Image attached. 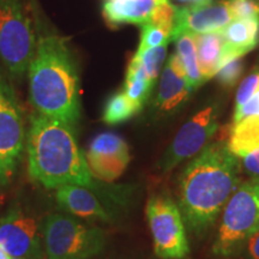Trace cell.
<instances>
[{
  "instance_id": "obj_20",
  "label": "cell",
  "mask_w": 259,
  "mask_h": 259,
  "mask_svg": "<svg viewBox=\"0 0 259 259\" xmlns=\"http://www.w3.org/2000/svg\"><path fill=\"white\" fill-rule=\"evenodd\" d=\"M177 56L185 69L186 78L192 90L202 85L204 80L199 70L194 35L181 34L177 38Z\"/></svg>"
},
{
  "instance_id": "obj_16",
  "label": "cell",
  "mask_w": 259,
  "mask_h": 259,
  "mask_svg": "<svg viewBox=\"0 0 259 259\" xmlns=\"http://www.w3.org/2000/svg\"><path fill=\"white\" fill-rule=\"evenodd\" d=\"M157 4V0H108L103 5V16L113 25H143Z\"/></svg>"
},
{
  "instance_id": "obj_8",
  "label": "cell",
  "mask_w": 259,
  "mask_h": 259,
  "mask_svg": "<svg viewBox=\"0 0 259 259\" xmlns=\"http://www.w3.org/2000/svg\"><path fill=\"white\" fill-rule=\"evenodd\" d=\"M25 145V128L16 93L0 73V185L14 177Z\"/></svg>"
},
{
  "instance_id": "obj_22",
  "label": "cell",
  "mask_w": 259,
  "mask_h": 259,
  "mask_svg": "<svg viewBox=\"0 0 259 259\" xmlns=\"http://www.w3.org/2000/svg\"><path fill=\"white\" fill-rule=\"evenodd\" d=\"M170 41H173L170 31L147 22L142 25L141 42H139L137 52H144L150 50V48L167 46Z\"/></svg>"
},
{
  "instance_id": "obj_13",
  "label": "cell",
  "mask_w": 259,
  "mask_h": 259,
  "mask_svg": "<svg viewBox=\"0 0 259 259\" xmlns=\"http://www.w3.org/2000/svg\"><path fill=\"white\" fill-rule=\"evenodd\" d=\"M192 92L186 78L185 69L177 54H174L162 72L155 106L160 112H171L185 102Z\"/></svg>"
},
{
  "instance_id": "obj_11",
  "label": "cell",
  "mask_w": 259,
  "mask_h": 259,
  "mask_svg": "<svg viewBox=\"0 0 259 259\" xmlns=\"http://www.w3.org/2000/svg\"><path fill=\"white\" fill-rule=\"evenodd\" d=\"M233 19L228 0H206L189 8H178L173 40L181 34L199 35L221 31Z\"/></svg>"
},
{
  "instance_id": "obj_34",
  "label": "cell",
  "mask_w": 259,
  "mask_h": 259,
  "mask_svg": "<svg viewBox=\"0 0 259 259\" xmlns=\"http://www.w3.org/2000/svg\"><path fill=\"white\" fill-rule=\"evenodd\" d=\"M161 2H166V0H157V3H161Z\"/></svg>"
},
{
  "instance_id": "obj_3",
  "label": "cell",
  "mask_w": 259,
  "mask_h": 259,
  "mask_svg": "<svg viewBox=\"0 0 259 259\" xmlns=\"http://www.w3.org/2000/svg\"><path fill=\"white\" fill-rule=\"evenodd\" d=\"M29 174L46 189L78 185L95 190L96 184L74 127L67 122L34 114L27 137Z\"/></svg>"
},
{
  "instance_id": "obj_24",
  "label": "cell",
  "mask_w": 259,
  "mask_h": 259,
  "mask_svg": "<svg viewBox=\"0 0 259 259\" xmlns=\"http://www.w3.org/2000/svg\"><path fill=\"white\" fill-rule=\"evenodd\" d=\"M177 10L174 5H171L168 0L166 2H161L155 6V9L151 12L150 17L148 19V23L161 27L166 30L171 32V38H173V29L174 22H176Z\"/></svg>"
},
{
  "instance_id": "obj_15",
  "label": "cell",
  "mask_w": 259,
  "mask_h": 259,
  "mask_svg": "<svg viewBox=\"0 0 259 259\" xmlns=\"http://www.w3.org/2000/svg\"><path fill=\"white\" fill-rule=\"evenodd\" d=\"M57 203L61 209L83 219L109 221V216L92 190L78 185H64L57 189Z\"/></svg>"
},
{
  "instance_id": "obj_9",
  "label": "cell",
  "mask_w": 259,
  "mask_h": 259,
  "mask_svg": "<svg viewBox=\"0 0 259 259\" xmlns=\"http://www.w3.org/2000/svg\"><path fill=\"white\" fill-rule=\"evenodd\" d=\"M218 108L209 106L193 115L181 127L173 142L158 162V167L167 173L191 157H196L208 147V143L219 130Z\"/></svg>"
},
{
  "instance_id": "obj_1",
  "label": "cell",
  "mask_w": 259,
  "mask_h": 259,
  "mask_svg": "<svg viewBox=\"0 0 259 259\" xmlns=\"http://www.w3.org/2000/svg\"><path fill=\"white\" fill-rule=\"evenodd\" d=\"M238 158L225 139L209 144L184 168L178 184V206L196 234L208 231L239 186Z\"/></svg>"
},
{
  "instance_id": "obj_25",
  "label": "cell",
  "mask_w": 259,
  "mask_h": 259,
  "mask_svg": "<svg viewBox=\"0 0 259 259\" xmlns=\"http://www.w3.org/2000/svg\"><path fill=\"white\" fill-rule=\"evenodd\" d=\"M259 90V71L251 73L250 76L246 77L244 82L239 87L238 93H236L235 100V111L241 108L248 100L254 96V94Z\"/></svg>"
},
{
  "instance_id": "obj_33",
  "label": "cell",
  "mask_w": 259,
  "mask_h": 259,
  "mask_svg": "<svg viewBox=\"0 0 259 259\" xmlns=\"http://www.w3.org/2000/svg\"><path fill=\"white\" fill-rule=\"evenodd\" d=\"M10 259H23V258H16V257H11Z\"/></svg>"
},
{
  "instance_id": "obj_6",
  "label": "cell",
  "mask_w": 259,
  "mask_h": 259,
  "mask_svg": "<svg viewBox=\"0 0 259 259\" xmlns=\"http://www.w3.org/2000/svg\"><path fill=\"white\" fill-rule=\"evenodd\" d=\"M36 44L21 0H0V59L14 76L28 71Z\"/></svg>"
},
{
  "instance_id": "obj_14",
  "label": "cell",
  "mask_w": 259,
  "mask_h": 259,
  "mask_svg": "<svg viewBox=\"0 0 259 259\" xmlns=\"http://www.w3.org/2000/svg\"><path fill=\"white\" fill-rule=\"evenodd\" d=\"M222 35L225 38V51L220 61V69L235 58H242L257 46L259 42V18L233 19L223 29Z\"/></svg>"
},
{
  "instance_id": "obj_28",
  "label": "cell",
  "mask_w": 259,
  "mask_h": 259,
  "mask_svg": "<svg viewBox=\"0 0 259 259\" xmlns=\"http://www.w3.org/2000/svg\"><path fill=\"white\" fill-rule=\"evenodd\" d=\"M240 167L252 180L259 181V148L241 157Z\"/></svg>"
},
{
  "instance_id": "obj_5",
  "label": "cell",
  "mask_w": 259,
  "mask_h": 259,
  "mask_svg": "<svg viewBox=\"0 0 259 259\" xmlns=\"http://www.w3.org/2000/svg\"><path fill=\"white\" fill-rule=\"evenodd\" d=\"M41 234L48 259H89L100 253L105 245L101 229L65 213L45 218Z\"/></svg>"
},
{
  "instance_id": "obj_30",
  "label": "cell",
  "mask_w": 259,
  "mask_h": 259,
  "mask_svg": "<svg viewBox=\"0 0 259 259\" xmlns=\"http://www.w3.org/2000/svg\"><path fill=\"white\" fill-rule=\"evenodd\" d=\"M246 254L247 259H259V231L246 242Z\"/></svg>"
},
{
  "instance_id": "obj_32",
  "label": "cell",
  "mask_w": 259,
  "mask_h": 259,
  "mask_svg": "<svg viewBox=\"0 0 259 259\" xmlns=\"http://www.w3.org/2000/svg\"><path fill=\"white\" fill-rule=\"evenodd\" d=\"M180 2H191V3H202V2H206V0H180Z\"/></svg>"
},
{
  "instance_id": "obj_19",
  "label": "cell",
  "mask_w": 259,
  "mask_h": 259,
  "mask_svg": "<svg viewBox=\"0 0 259 259\" xmlns=\"http://www.w3.org/2000/svg\"><path fill=\"white\" fill-rule=\"evenodd\" d=\"M153 84L154 83L150 82V79L148 78L139 58L135 54L127 67L124 93L127 95L128 99H131L132 101L142 107L148 96L150 95Z\"/></svg>"
},
{
  "instance_id": "obj_17",
  "label": "cell",
  "mask_w": 259,
  "mask_h": 259,
  "mask_svg": "<svg viewBox=\"0 0 259 259\" xmlns=\"http://www.w3.org/2000/svg\"><path fill=\"white\" fill-rule=\"evenodd\" d=\"M194 42L200 73L204 82H206L211 77L216 76L220 69V61L225 51L222 30L194 35Z\"/></svg>"
},
{
  "instance_id": "obj_31",
  "label": "cell",
  "mask_w": 259,
  "mask_h": 259,
  "mask_svg": "<svg viewBox=\"0 0 259 259\" xmlns=\"http://www.w3.org/2000/svg\"><path fill=\"white\" fill-rule=\"evenodd\" d=\"M10 258H11V257H10V255L5 252L4 248L0 246V259H10Z\"/></svg>"
},
{
  "instance_id": "obj_26",
  "label": "cell",
  "mask_w": 259,
  "mask_h": 259,
  "mask_svg": "<svg viewBox=\"0 0 259 259\" xmlns=\"http://www.w3.org/2000/svg\"><path fill=\"white\" fill-rule=\"evenodd\" d=\"M234 19L259 18V3L255 0H228Z\"/></svg>"
},
{
  "instance_id": "obj_2",
  "label": "cell",
  "mask_w": 259,
  "mask_h": 259,
  "mask_svg": "<svg viewBox=\"0 0 259 259\" xmlns=\"http://www.w3.org/2000/svg\"><path fill=\"white\" fill-rule=\"evenodd\" d=\"M28 76L30 101L37 114L74 127L80 116L79 77L66 38L41 36Z\"/></svg>"
},
{
  "instance_id": "obj_4",
  "label": "cell",
  "mask_w": 259,
  "mask_h": 259,
  "mask_svg": "<svg viewBox=\"0 0 259 259\" xmlns=\"http://www.w3.org/2000/svg\"><path fill=\"white\" fill-rule=\"evenodd\" d=\"M258 231L259 181L251 179L239 185L226 203L212 253L220 258L231 257Z\"/></svg>"
},
{
  "instance_id": "obj_7",
  "label": "cell",
  "mask_w": 259,
  "mask_h": 259,
  "mask_svg": "<svg viewBox=\"0 0 259 259\" xmlns=\"http://www.w3.org/2000/svg\"><path fill=\"white\" fill-rule=\"evenodd\" d=\"M147 219L155 253L161 259H185L189 255L185 221L181 211L166 194H154L147 203Z\"/></svg>"
},
{
  "instance_id": "obj_27",
  "label": "cell",
  "mask_w": 259,
  "mask_h": 259,
  "mask_svg": "<svg viewBox=\"0 0 259 259\" xmlns=\"http://www.w3.org/2000/svg\"><path fill=\"white\" fill-rule=\"evenodd\" d=\"M242 70H244V64H242L241 58H235L228 63L223 65L219 72L216 73L220 82L226 87H233L236 80L240 78Z\"/></svg>"
},
{
  "instance_id": "obj_12",
  "label": "cell",
  "mask_w": 259,
  "mask_h": 259,
  "mask_svg": "<svg viewBox=\"0 0 259 259\" xmlns=\"http://www.w3.org/2000/svg\"><path fill=\"white\" fill-rule=\"evenodd\" d=\"M93 177L111 183L121 177L130 163L126 142L114 134H101L93 139L85 153Z\"/></svg>"
},
{
  "instance_id": "obj_21",
  "label": "cell",
  "mask_w": 259,
  "mask_h": 259,
  "mask_svg": "<svg viewBox=\"0 0 259 259\" xmlns=\"http://www.w3.org/2000/svg\"><path fill=\"white\" fill-rule=\"evenodd\" d=\"M142 107L128 99L124 92L116 93L107 100L102 119L108 125L121 124L137 114Z\"/></svg>"
},
{
  "instance_id": "obj_29",
  "label": "cell",
  "mask_w": 259,
  "mask_h": 259,
  "mask_svg": "<svg viewBox=\"0 0 259 259\" xmlns=\"http://www.w3.org/2000/svg\"><path fill=\"white\" fill-rule=\"evenodd\" d=\"M251 115H259V90L254 94L252 99L248 100L241 108L236 109L234 112V119H233V124L240 121L241 119L247 118Z\"/></svg>"
},
{
  "instance_id": "obj_23",
  "label": "cell",
  "mask_w": 259,
  "mask_h": 259,
  "mask_svg": "<svg viewBox=\"0 0 259 259\" xmlns=\"http://www.w3.org/2000/svg\"><path fill=\"white\" fill-rule=\"evenodd\" d=\"M167 53V46H160L150 48L144 52H137L136 56L139 58L142 65H143L145 73H147L148 78L150 82H155V79L158 77L160 73L162 64H163L164 58Z\"/></svg>"
},
{
  "instance_id": "obj_18",
  "label": "cell",
  "mask_w": 259,
  "mask_h": 259,
  "mask_svg": "<svg viewBox=\"0 0 259 259\" xmlns=\"http://www.w3.org/2000/svg\"><path fill=\"white\" fill-rule=\"evenodd\" d=\"M227 145L236 158L259 148V115L247 116L233 124Z\"/></svg>"
},
{
  "instance_id": "obj_10",
  "label": "cell",
  "mask_w": 259,
  "mask_h": 259,
  "mask_svg": "<svg viewBox=\"0 0 259 259\" xmlns=\"http://www.w3.org/2000/svg\"><path fill=\"white\" fill-rule=\"evenodd\" d=\"M0 246L10 257L44 258L45 251L37 223L18 206L8 210L0 218Z\"/></svg>"
}]
</instances>
